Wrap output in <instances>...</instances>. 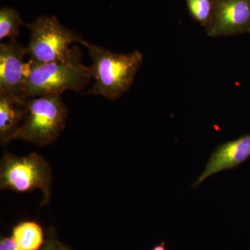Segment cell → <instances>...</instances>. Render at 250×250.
<instances>
[{
	"label": "cell",
	"mask_w": 250,
	"mask_h": 250,
	"mask_svg": "<svg viewBox=\"0 0 250 250\" xmlns=\"http://www.w3.org/2000/svg\"><path fill=\"white\" fill-rule=\"evenodd\" d=\"M12 237L21 250H40L44 246V233L39 224L24 221L13 228Z\"/></svg>",
	"instance_id": "10"
},
{
	"label": "cell",
	"mask_w": 250,
	"mask_h": 250,
	"mask_svg": "<svg viewBox=\"0 0 250 250\" xmlns=\"http://www.w3.org/2000/svg\"><path fill=\"white\" fill-rule=\"evenodd\" d=\"M209 37H229L250 34V0H213Z\"/></svg>",
	"instance_id": "6"
},
{
	"label": "cell",
	"mask_w": 250,
	"mask_h": 250,
	"mask_svg": "<svg viewBox=\"0 0 250 250\" xmlns=\"http://www.w3.org/2000/svg\"><path fill=\"white\" fill-rule=\"evenodd\" d=\"M26 54L27 47L16 39L0 44V93L21 101H26L24 85L28 70L24 62Z\"/></svg>",
	"instance_id": "7"
},
{
	"label": "cell",
	"mask_w": 250,
	"mask_h": 250,
	"mask_svg": "<svg viewBox=\"0 0 250 250\" xmlns=\"http://www.w3.org/2000/svg\"><path fill=\"white\" fill-rule=\"evenodd\" d=\"M52 168L47 161L37 153L27 156L4 153L0 164V188L18 192L40 190L43 204L50 198Z\"/></svg>",
	"instance_id": "5"
},
{
	"label": "cell",
	"mask_w": 250,
	"mask_h": 250,
	"mask_svg": "<svg viewBox=\"0 0 250 250\" xmlns=\"http://www.w3.org/2000/svg\"><path fill=\"white\" fill-rule=\"evenodd\" d=\"M26 27L30 31L27 55L33 63L65 62L71 57L72 44L84 41L82 35L62 25L55 16H41L26 23Z\"/></svg>",
	"instance_id": "4"
},
{
	"label": "cell",
	"mask_w": 250,
	"mask_h": 250,
	"mask_svg": "<svg viewBox=\"0 0 250 250\" xmlns=\"http://www.w3.org/2000/svg\"><path fill=\"white\" fill-rule=\"evenodd\" d=\"M24 85L25 100L62 94L65 90L80 91L92 78L90 67L82 62V51L73 46L71 57L65 62L36 64L29 62Z\"/></svg>",
	"instance_id": "2"
},
{
	"label": "cell",
	"mask_w": 250,
	"mask_h": 250,
	"mask_svg": "<svg viewBox=\"0 0 250 250\" xmlns=\"http://www.w3.org/2000/svg\"><path fill=\"white\" fill-rule=\"evenodd\" d=\"M151 250H167L166 248V242L161 241L160 244L157 245Z\"/></svg>",
	"instance_id": "15"
},
{
	"label": "cell",
	"mask_w": 250,
	"mask_h": 250,
	"mask_svg": "<svg viewBox=\"0 0 250 250\" xmlns=\"http://www.w3.org/2000/svg\"><path fill=\"white\" fill-rule=\"evenodd\" d=\"M25 102L0 93V141L11 142L25 116Z\"/></svg>",
	"instance_id": "9"
},
{
	"label": "cell",
	"mask_w": 250,
	"mask_h": 250,
	"mask_svg": "<svg viewBox=\"0 0 250 250\" xmlns=\"http://www.w3.org/2000/svg\"><path fill=\"white\" fill-rule=\"evenodd\" d=\"M0 250H21L17 246L12 237L1 238L0 241Z\"/></svg>",
	"instance_id": "13"
},
{
	"label": "cell",
	"mask_w": 250,
	"mask_h": 250,
	"mask_svg": "<svg viewBox=\"0 0 250 250\" xmlns=\"http://www.w3.org/2000/svg\"><path fill=\"white\" fill-rule=\"evenodd\" d=\"M189 14L204 28L208 25L213 11V0H186Z\"/></svg>",
	"instance_id": "12"
},
{
	"label": "cell",
	"mask_w": 250,
	"mask_h": 250,
	"mask_svg": "<svg viewBox=\"0 0 250 250\" xmlns=\"http://www.w3.org/2000/svg\"><path fill=\"white\" fill-rule=\"evenodd\" d=\"M250 157V134L220 145L210 154L205 170L192 187H198L213 174L236 168Z\"/></svg>",
	"instance_id": "8"
},
{
	"label": "cell",
	"mask_w": 250,
	"mask_h": 250,
	"mask_svg": "<svg viewBox=\"0 0 250 250\" xmlns=\"http://www.w3.org/2000/svg\"><path fill=\"white\" fill-rule=\"evenodd\" d=\"M21 26H26L16 9L4 6L0 9V40L5 38L16 39L20 34Z\"/></svg>",
	"instance_id": "11"
},
{
	"label": "cell",
	"mask_w": 250,
	"mask_h": 250,
	"mask_svg": "<svg viewBox=\"0 0 250 250\" xmlns=\"http://www.w3.org/2000/svg\"><path fill=\"white\" fill-rule=\"evenodd\" d=\"M82 45L88 49L93 62L90 67L94 84L90 93L114 101L126 93L143 65V54L138 50L114 53L85 40Z\"/></svg>",
	"instance_id": "1"
},
{
	"label": "cell",
	"mask_w": 250,
	"mask_h": 250,
	"mask_svg": "<svg viewBox=\"0 0 250 250\" xmlns=\"http://www.w3.org/2000/svg\"><path fill=\"white\" fill-rule=\"evenodd\" d=\"M25 116L14 136L44 147L57 141L65 126L67 108L62 94H49L27 99Z\"/></svg>",
	"instance_id": "3"
},
{
	"label": "cell",
	"mask_w": 250,
	"mask_h": 250,
	"mask_svg": "<svg viewBox=\"0 0 250 250\" xmlns=\"http://www.w3.org/2000/svg\"><path fill=\"white\" fill-rule=\"evenodd\" d=\"M40 250H68L58 242L51 241L47 242Z\"/></svg>",
	"instance_id": "14"
}]
</instances>
